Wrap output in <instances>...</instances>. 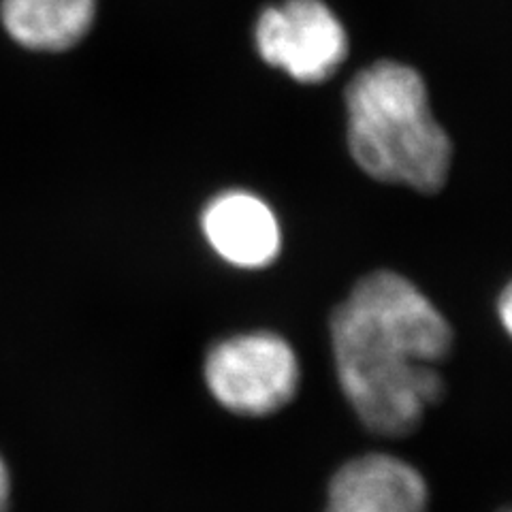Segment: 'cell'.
Segmentation results:
<instances>
[{"label": "cell", "instance_id": "6da1fadb", "mask_svg": "<svg viewBox=\"0 0 512 512\" xmlns=\"http://www.w3.org/2000/svg\"><path fill=\"white\" fill-rule=\"evenodd\" d=\"M335 374L359 421L378 436H408L444 395L440 365L453 329L397 271L363 276L329 320Z\"/></svg>", "mask_w": 512, "mask_h": 512}, {"label": "cell", "instance_id": "7a4b0ae2", "mask_svg": "<svg viewBox=\"0 0 512 512\" xmlns=\"http://www.w3.org/2000/svg\"><path fill=\"white\" fill-rule=\"evenodd\" d=\"M346 141L370 178L434 195L453 163V143L429 105L425 79L410 64L378 60L350 79Z\"/></svg>", "mask_w": 512, "mask_h": 512}, {"label": "cell", "instance_id": "3957f363", "mask_svg": "<svg viewBox=\"0 0 512 512\" xmlns=\"http://www.w3.org/2000/svg\"><path fill=\"white\" fill-rule=\"evenodd\" d=\"M203 378L222 408L259 419L293 402L301 370L293 346L282 335L248 331L207 350Z\"/></svg>", "mask_w": 512, "mask_h": 512}, {"label": "cell", "instance_id": "277c9868", "mask_svg": "<svg viewBox=\"0 0 512 512\" xmlns=\"http://www.w3.org/2000/svg\"><path fill=\"white\" fill-rule=\"evenodd\" d=\"M261 60L299 84H323L348 56L342 20L325 0H282L265 7L254 26Z\"/></svg>", "mask_w": 512, "mask_h": 512}, {"label": "cell", "instance_id": "5b68a950", "mask_svg": "<svg viewBox=\"0 0 512 512\" xmlns=\"http://www.w3.org/2000/svg\"><path fill=\"white\" fill-rule=\"evenodd\" d=\"M423 474L404 459L370 453L346 461L331 476L323 512H427Z\"/></svg>", "mask_w": 512, "mask_h": 512}, {"label": "cell", "instance_id": "8992f818", "mask_svg": "<svg viewBox=\"0 0 512 512\" xmlns=\"http://www.w3.org/2000/svg\"><path fill=\"white\" fill-rule=\"evenodd\" d=\"M201 231L220 259L239 269H263L278 259L282 248L274 210L248 190H227L207 201Z\"/></svg>", "mask_w": 512, "mask_h": 512}, {"label": "cell", "instance_id": "52a82bcc", "mask_svg": "<svg viewBox=\"0 0 512 512\" xmlns=\"http://www.w3.org/2000/svg\"><path fill=\"white\" fill-rule=\"evenodd\" d=\"M94 20L96 0H0L7 35L30 52H69L88 37Z\"/></svg>", "mask_w": 512, "mask_h": 512}, {"label": "cell", "instance_id": "ba28073f", "mask_svg": "<svg viewBox=\"0 0 512 512\" xmlns=\"http://www.w3.org/2000/svg\"><path fill=\"white\" fill-rule=\"evenodd\" d=\"M498 316L504 331L512 338V280L504 286V291L498 299Z\"/></svg>", "mask_w": 512, "mask_h": 512}, {"label": "cell", "instance_id": "9c48e42d", "mask_svg": "<svg viewBox=\"0 0 512 512\" xmlns=\"http://www.w3.org/2000/svg\"><path fill=\"white\" fill-rule=\"evenodd\" d=\"M11 504V472L5 457L0 455V512H7Z\"/></svg>", "mask_w": 512, "mask_h": 512}, {"label": "cell", "instance_id": "30bf717a", "mask_svg": "<svg viewBox=\"0 0 512 512\" xmlns=\"http://www.w3.org/2000/svg\"><path fill=\"white\" fill-rule=\"evenodd\" d=\"M502 512H512V508H508V510H502Z\"/></svg>", "mask_w": 512, "mask_h": 512}]
</instances>
